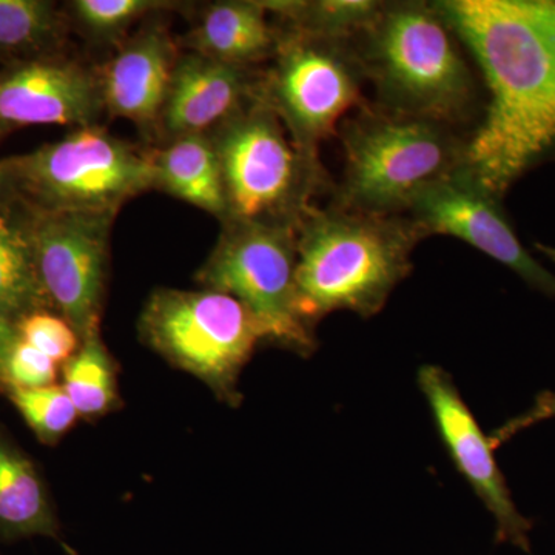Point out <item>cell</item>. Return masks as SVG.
<instances>
[{"mask_svg":"<svg viewBox=\"0 0 555 555\" xmlns=\"http://www.w3.org/2000/svg\"><path fill=\"white\" fill-rule=\"evenodd\" d=\"M444 20L488 90L485 118L466 139L465 166L502 199L555 156V0H441Z\"/></svg>","mask_w":555,"mask_h":555,"instance_id":"obj_1","label":"cell"},{"mask_svg":"<svg viewBox=\"0 0 555 555\" xmlns=\"http://www.w3.org/2000/svg\"><path fill=\"white\" fill-rule=\"evenodd\" d=\"M423 241L408 217H383L332 206L312 207L297 228V306L310 328L349 310L377 315L412 270Z\"/></svg>","mask_w":555,"mask_h":555,"instance_id":"obj_2","label":"cell"},{"mask_svg":"<svg viewBox=\"0 0 555 555\" xmlns=\"http://www.w3.org/2000/svg\"><path fill=\"white\" fill-rule=\"evenodd\" d=\"M353 43L383 112L452 129L474 112L477 83L465 47L436 2L385 3Z\"/></svg>","mask_w":555,"mask_h":555,"instance_id":"obj_3","label":"cell"},{"mask_svg":"<svg viewBox=\"0 0 555 555\" xmlns=\"http://www.w3.org/2000/svg\"><path fill=\"white\" fill-rule=\"evenodd\" d=\"M345 169L334 206L406 217L430 185L465 166L452 127L364 105L341 124Z\"/></svg>","mask_w":555,"mask_h":555,"instance_id":"obj_4","label":"cell"},{"mask_svg":"<svg viewBox=\"0 0 555 555\" xmlns=\"http://www.w3.org/2000/svg\"><path fill=\"white\" fill-rule=\"evenodd\" d=\"M211 139L224 179L225 222L297 229L326 181L320 159L306 156L258 98L218 127Z\"/></svg>","mask_w":555,"mask_h":555,"instance_id":"obj_5","label":"cell"},{"mask_svg":"<svg viewBox=\"0 0 555 555\" xmlns=\"http://www.w3.org/2000/svg\"><path fill=\"white\" fill-rule=\"evenodd\" d=\"M9 163L14 189L38 211L118 215L127 201L156 189L155 152H142L98 126L80 127Z\"/></svg>","mask_w":555,"mask_h":555,"instance_id":"obj_6","label":"cell"},{"mask_svg":"<svg viewBox=\"0 0 555 555\" xmlns=\"http://www.w3.org/2000/svg\"><path fill=\"white\" fill-rule=\"evenodd\" d=\"M138 327L145 345L230 404L240 403L241 371L255 347L266 341L258 321L238 299L208 288L153 292Z\"/></svg>","mask_w":555,"mask_h":555,"instance_id":"obj_7","label":"cell"},{"mask_svg":"<svg viewBox=\"0 0 555 555\" xmlns=\"http://www.w3.org/2000/svg\"><path fill=\"white\" fill-rule=\"evenodd\" d=\"M272 67L258 79L257 98L280 118L306 156L337 131L363 101V64L356 43L287 30Z\"/></svg>","mask_w":555,"mask_h":555,"instance_id":"obj_8","label":"cell"},{"mask_svg":"<svg viewBox=\"0 0 555 555\" xmlns=\"http://www.w3.org/2000/svg\"><path fill=\"white\" fill-rule=\"evenodd\" d=\"M295 269L297 229L225 222L198 281L208 291L238 299L258 321L266 341L310 356L315 335L299 317Z\"/></svg>","mask_w":555,"mask_h":555,"instance_id":"obj_9","label":"cell"},{"mask_svg":"<svg viewBox=\"0 0 555 555\" xmlns=\"http://www.w3.org/2000/svg\"><path fill=\"white\" fill-rule=\"evenodd\" d=\"M112 214L38 211L27 228L50 306L78 332H100L108 272Z\"/></svg>","mask_w":555,"mask_h":555,"instance_id":"obj_10","label":"cell"},{"mask_svg":"<svg viewBox=\"0 0 555 555\" xmlns=\"http://www.w3.org/2000/svg\"><path fill=\"white\" fill-rule=\"evenodd\" d=\"M406 217L423 240L454 236L513 270L529 287L555 298V275L518 240L500 199L481 188L465 169L441 179L415 201Z\"/></svg>","mask_w":555,"mask_h":555,"instance_id":"obj_11","label":"cell"},{"mask_svg":"<svg viewBox=\"0 0 555 555\" xmlns=\"http://www.w3.org/2000/svg\"><path fill=\"white\" fill-rule=\"evenodd\" d=\"M418 385L456 470L494 517L496 543H509L532 554L529 540L532 521L514 503L496 463L495 449L463 400L454 379L441 367L423 366L418 371Z\"/></svg>","mask_w":555,"mask_h":555,"instance_id":"obj_12","label":"cell"},{"mask_svg":"<svg viewBox=\"0 0 555 555\" xmlns=\"http://www.w3.org/2000/svg\"><path fill=\"white\" fill-rule=\"evenodd\" d=\"M100 78L68 61L24 62L0 75V126H96Z\"/></svg>","mask_w":555,"mask_h":555,"instance_id":"obj_13","label":"cell"},{"mask_svg":"<svg viewBox=\"0 0 555 555\" xmlns=\"http://www.w3.org/2000/svg\"><path fill=\"white\" fill-rule=\"evenodd\" d=\"M258 79L235 67L192 53L179 54L160 122L170 138L207 134L257 100Z\"/></svg>","mask_w":555,"mask_h":555,"instance_id":"obj_14","label":"cell"},{"mask_svg":"<svg viewBox=\"0 0 555 555\" xmlns=\"http://www.w3.org/2000/svg\"><path fill=\"white\" fill-rule=\"evenodd\" d=\"M179 53L160 25H149L108 61L100 78L104 109L141 127L158 122Z\"/></svg>","mask_w":555,"mask_h":555,"instance_id":"obj_15","label":"cell"},{"mask_svg":"<svg viewBox=\"0 0 555 555\" xmlns=\"http://www.w3.org/2000/svg\"><path fill=\"white\" fill-rule=\"evenodd\" d=\"M30 537L61 540V526L38 466L0 430V540Z\"/></svg>","mask_w":555,"mask_h":555,"instance_id":"obj_16","label":"cell"},{"mask_svg":"<svg viewBox=\"0 0 555 555\" xmlns=\"http://www.w3.org/2000/svg\"><path fill=\"white\" fill-rule=\"evenodd\" d=\"M262 2H218L201 17L192 33L195 53L211 60L250 68L272 60L280 46L281 33L269 21Z\"/></svg>","mask_w":555,"mask_h":555,"instance_id":"obj_17","label":"cell"},{"mask_svg":"<svg viewBox=\"0 0 555 555\" xmlns=\"http://www.w3.org/2000/svg\"><path fill=\"white\" fill-rule=\"evenodd\" d=\"M156 189L225 222L228 198L215 142L208 134L173 139L155 152Z\"/></svg>","mask_w":555,"mask_h":555,"instance_id":"obj_18","label":"cell"},{"mask_svg":"<svg viewBox=\"0 0 555 555\" xmlns=\"http://www.w3.org/2000/svg\"><path fill=\"white\" fill-rule=\"evenodd\" d=\"M270 14L287 22L288 30L315 38L356 42L377 20L385 3L374 0L262 2Z\"/></svg>","mask_w":555,"mask_h":555,"instance_id":"obj_19","label":"cell"},{"mask_svg":"<svg viewBox=\"0 0 555 555\" xmlns=\"http://www.w3.org/2000/svg\"><path fill=\"white\" fill-rule=\"evenodd\" d=\"M50 302L40 284L27 228L0 215V317L17 323Z\"/></svg>","mask_w":555,"mask_h":555,"instance_id":"obj_20","label":"cell"},{"mask_svg":"<svg viewBox=\"0 0 555 555\" xmlns=\"http://www.w3.org/2000/svg\"><path fill=\"white\" fill-rule=\"evenodd\" d=\"M116 364L100 332L80 343L78 352L62 364V387L79 416L98 418L119 404Z\"/></svg>","mask_w":555,"mask_h":555,"instance_id":"obj_21","label":"cell"},{"mask_svg":"<svg viewBox=\"0 0 555 555\" xmlns=\"http://www.w3.org/2000/svg\"><path fill=\"white\" fill-rule=\"evenodd\" d=\"M9 398L43 444L57 443L80 418L62 385L9 390Z\"/></svg>","mask_w":555,"mask_h":555,"instance_id":"obj_22","label":"cell"},{"mask_svg":"<svg viewBox=\"0 0 555 555\" xmlns=\"http://www.w3.org/2000/svg\"><path fill=\"white\" fill-rule=\"evenodd\" d=\"M53 3L43 0H0V51L33 49L57 31Z\"/></svg>","mask_w":555,"mask_h":555,"instance_id":"obj_23","label":"cell"},{"mask_svg":"<svg viewBox=\"0 0 555 555\" xmlns=\"http://www.w3.org/2000/svg\"><path fill=\"white\" fill-rule=\"evenodd\" d=\"M17 335L57 366L67 363L78 352L80 337L64 317L47 309L36 310L16 323Z\"/></svg>","mask_w":555,"mask_h":555,"instance_id":"obj_24","label":"cell"},{"mask_svg":"<svg viewBox=\"0 0 555 555\" xmlns=\"http://www.w3.org/2000/svg\"><path fill=\"white\" fill-rule=\"evenodd\" d=\"M163 7V2L153 0H76L72 3L76 20L98 38L119 35L139 17Z\"/></svg>","mask_w":555,"mask_h":555,"instance_id":"obj_25","label":"cell"},{"mask_svg":"<svg viewBox=\"0 0 555 555\" xmlns=\"http://www.w3.org/2000/svg\"><path fill=\"white\" fill-rule=\"evenodd\" d=\"M57 364L17 335L0 360V385L7 392L56 385Z\"/></svg>","mask_w":555,"mask_h":555,"instance_id":"obj_26","label":"cell"},{"mask_svg":"<svg viewBox=\"0 0 555 555\" xmlns=\"http://www.w3.org/2000/svg\"><path fill=\"white\" fill-rule=\"evenodd\" d=\"M555 418V392L545 390L535 398L534 404L531 409L524 412V414L514 416L505 425L494 430L489 441H491L492 448L496 449L507 441L513 440L518 434L529 429V427L539 425V423L546 422V420Z\"/></svg>","mask_w":555,"mask_h":555,"instance_id":"obj_27","label":"cell"},{"mask_svg":"<svg viewBox=\"0 0 555 555\" xmlns=\"http://www.w3.org/2000/svg\"><path fill=\"white\" fill-rule=\"evenodd\" d=\"M16 337V323H13L9 318L0 317V360H2L3 353L7 352Z\"/></svg>","mask_w":555,"mask_h":555,"instance_id":"obj_28","label":"cell"},{"mask_svg":"<svg viewBox=\"0 0 555 555\" xmlns=\"http://www.w3.org/2000/svg\"><path fill=\"white\" fill-rule=\"evenodd\" d=\"M14 189L13 173L9 160H0V199Z\"/></svg>","mask_w":555,"mask_h":555,"instance_id":"obj_29","label":"cell"},{"mask_svg":"<svg viewBox=\"0 0 555 555\" xmlns=\"http://www.w3.org/2000/svg\"><path fill=\"white\" fill-rule=\"evenodd\" d=\"M535 250L539 251V254L545 255L550 261L555 262V247L554 246H546V244L542 243H535L534 244Z\"/></svg>","mask_w":555,"mask_h":555,"instance_id":"obj_30","label":"cell"},{"mask_svg":"<svg viewBox=\"0 0 555 555\" xmlns=\"http://www.w3.org/2000/svg\"><path fill=\"white\" fill-rule=\"evenodd\" d=\"M0 130H3V127H2V126H0Z\"/></svg>","mask_w":555,"mask_h":555,"instance_id":"obj_31","label":"cell"}]
</instances>
